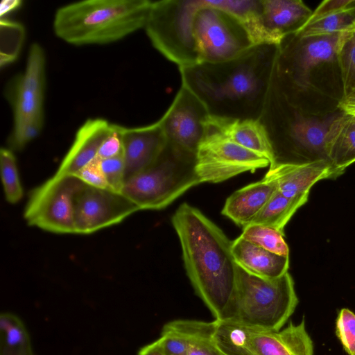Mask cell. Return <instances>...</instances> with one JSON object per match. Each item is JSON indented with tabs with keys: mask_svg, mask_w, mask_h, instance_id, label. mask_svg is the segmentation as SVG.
Segmentation results:
<instances>
[{
	"mask_svg": "<svg viewBox=\"0 0 355 355\" xmlns=\"http://www.w3.org/2000/svg\"><path fill=\"white\" fill-rule=\"evenodd\" d=\"M345 33L313 37L293 34L278 46L277 83L287 101L303 113L322 116L342 112L338 51Z\"/></svg>",
	"mask_w": 355,
	"mask_h": 355,
	"instance_id": "7a4b0ae2",
	"label": "cell"
},
{
	"mask_svg": "<svg viewBox=\"0 0 355 355\" xmlns=\"http://www.w3.org/2000/svg\"><path fill=\"white\" fill-rule=\"evenodd\" d=\"M308 198L309 196L287 198L277 190L251 224L268 226L284 234L285 226Z\"/></svg>",
	"mask_w": 355,
	"mask_h": 355,
	"instance_id": "484cf974",
	"label": "cell"
},
{
	"mask_svg": "<svg viewBox=\"0 0 355 355\" xmlns=\"http://www.w3.org/2000/svg\"><path fill=\"white\" fill-rule=\"evenodd\" d=\"M123 154L120 125L111 124L110 130L102 142L97 155L99 159L114 157Z\"/></svg>",
	"mask_w": 355,
	"mask_h": 355,
	"instance_id": "d590c367",
	"label": "cell"
},
{
	"mask_svg": "<svg viewBox=\"0 0 355 355\" xmlns=\"http://www.w3.org/2000/svg\"><path fill=\"white\" fill-rule=\"evenodd\" d=\"M201 2L162 0L152 3L144 30L153 46L178 67L200 62L193 19Z\"/></svg>",
	"mask_w": 355,
	"mask_h": 355,
	"instance_id": "30bf717a",
	"label": "cell"
},
{
	"mask_svg": "<svg viewBox=\"0 0 355 355\" xmlns=\"http://www.w3.org/2000/svg\"><path fill=\"white\" fill-rule=\"evenodd\" d=\"M24 35V28L19 23L1 20V67L12 62L18 57Z\"/></svg>",
	"mask_w": 355,
	"mask_h": 355,
	"instance_id": "1f68e13d",
	"label": "cell"
},
{
	"mask_svg": "<svg viewBox=\"0 0 355 355\" xmlns=\"http://www.w3.org/2000/svg\"><path fill=\"white\" fill-rule=\"evenodd\" d=\"M139 210L121 193L85 184L74 200L75 234H88L118 224Z\"/></svg>",
	"mask_w": 355,
	"mask_h": 355,
	"instance_id": "4fadbf2b",
	"label": "cell"
},
{
	"mask_svg": "<svg viewBox=\"0 0 355 355\" xmlns=\"http://www.w3.org/2000/svg\"><path fill=\"white\" fill-rule=\"evenodd\" d=\"M236 263L247 271L265 278H277L288 272L289 257L268 251L241 236L232 243Z\"/></svg>",
	"mask_w": 355,
	"mask_h": 355,
	"instance_id": "44dd1931",
	"label": "cell"
},
{
	"mask_svg": "<svg viewBox=\"0 0 355 355\" xmlns=\"http://www.w3.org/2000/svg\"><path fill=\"white\" fill-rule=\"evenodd\" d=\"M312 13L301 0H261L248 30L254 44L279 46L284 38L298 32Z\"/></svg>",
	"mask_w": 355,
	"mask_h": 355,
	"instance_id": "9a60e30c",
	"label": "cell"
},
{
	"mask_svg": "<svg viewBox=\"0 0 355 355\" xmlns=\"http://www.w3.org/2000/svg\"><path fill=\"white\" fill-rule=\"evenodd\" d=\"M225 132L244 148L266 157L270 167L275 164L274 153L267 133L259 120L218 118Z\"/></svg>",
	"mask_w": 355,
	"mask_h": 355,
	"instance_id": "603a6c76",
	"label": "cell"
},
{
	"mask_svg": "<svg viewBox=\"0 0 355 355\" xmlns=\"http://www.w3.org/2000/svg\"><path fill=\"white\" fill-rule=\"evenodd\" d=\"M241 236L268 251L289 257V248L284 240V234L274 228L258 224H250L243 227Z\"/></svg>",
	"mask_w": 355,
	"mask_h": 355,
	"instance_id": "f1b7e54d",
	"label": "cell"
},
{
	"mask_svg": "<svg viewBox=\"0 0 355 355\" xmlns=\"http://www.w3.org/2000/svg\"><path fill=\"white\" fill-rule=\"evenodd\" d=\"M270 166L269 160L231 139L218 117L210 116L196 153V172L202 182H223L246 171Z\"/></svg>",
	"mask_w": 355,
	"mask_h": 355,
	"instance_id": "8fae6325",
	"label": "cell"
},
{
	"mask_svg": "<svg viewBox=\"0 0 355 355\" xmlns=\"http://www.w3.org/2000/svg\"><path fill=\"white\" fill-rule=\"evenodd\" d=\"M336 336L349 355H355V314L348 309H342L336 322Z\"/></svg>",
	"mask_w": 355,
	"mask_h": 355,
	"instance_id": "836d02e7",
	"label": "cell"
},
{
	"mask_svg": "<svg viewBox=\"0 0 355 355\" xmlns=\"http://www.w3.org/2000/svg\"><path fill=\"white\" fill-rule=\"evenodd\" d=\"M98 159L100 169L109 189L121 193L125 183V162L123 154L114 157Z\"/></svg>",
	"mask_w": 355,
	"mask_h": 355,
	"instance_id": "d6a6232c",
	"label": "cell"
},
{
	"mask_svg": "<svg viewBox=\"0 0 355 355\" xmlns=\"http://www.w3.org/2000/svg\"><path fill=\"white\" fill-rule=\"evenodd\" d=\"M148 0H85L59 8L53 28L62 41L76 46L117 42L144 28Z\"/></svg>",
	"mask_w": 355,
	"mask_h": 355,
	"instance_id": "5b68a950",
	"label": "cell"
},
{
	"mask_svg": "<svg viewBox=\"0 0 355 355\" xmlns=\"http://www.w3.org/2000/svg\"><path fill=\"white\" fill-rule=\"evenodd\" d=\"M349 8L352 14L355 16V0H352V2L349 6Z\"/></svg>",
	"mask_w": 355,
	"mask_h": 355,
	"instance_id": "b9f144b4",
	"label": "cell"
},
{
	"mask_svg": "<svg viewBox=\"0 0 355 355\" xmlns=\"http://www.w3.org/2000/svg\"><path fill=\"white\" fill-rule=\"evenodd\" d=\"M74 175L89 186L101 189H109L103 173L100 169L98 158L81 168Z\"/></svg>",
	"mask_w": 355,
	"mask_h": 355,
	"instance_id": "8d00e7d4",
	"label": "cell"
},
{
	"mask_svg": "<svg viewBox=\"0 0 355 355\" xmlns=\"http://www.w3.org/2000/svg\"><path fill=\"white\" fill-rule=\"evenodd\" d=\"M196 154L167 141L156 161L125 180L121 193L139 209H161L191 187L200 183Z\"/></svg>",
	"mask_w": 355,
	"mask_h": 355,
	"instance_id": "ba28073f",
	"label": "cell"
},
{
	"mask_svg": "<svg viewBox=\"0 0 355 355\" xmlns=\"http://www.w3.org/2000/svg\"><path fill=\"white\" fill-rule=\"evenodd\" d=\"M259 4V0H202L193 19L200 62L226 61L255 45L245 23Z\"/></svg>",
	"mask_w": 355,
	"mask_h": 355,
	"instance_id": "8992f818",
	"label": "cell"
},
{
	"mask_svg": "<svg viewBox=\"0 0 355 355\" xmlns=\"http://www.w3.org/2000/svg\"><path fill=\"white\" fill-rule=\"evenodd\" d=\"M298 304L288 272L277 278L254 275L237 264L236 288L221 320L229 319L266 331H278Z\"/></svg>",
	"mask_w": 355,
	"mask_h": 355,
	"instance_id": "52a82bcc",
	"label": "cell"
},
{
	"mask_svg": "<svg viewBox=\"0 0 355 355\" xmlns=\"http://www.w3.org/2000/svg\"><path fill=\"white\" fill-rule=\"evenodd\" d=\"M276 180L277 190L287 198L309 196L311 188L318 181L338 177L329 162L320 161L304 164H278L268 171Z\"/></svg>",
	"mask_w": 355,
	"mask_h": 355,
	"instance_id": "e0dca14e",
	"label": "cell"
},
{
	"mask_svg": "<svg viewBox=\"0 0 355 355\" xmlns=\"http://www.w3.org/2000/svg\"><path fill=\"white\" fill-rule=\"evenodd\" d=\"M168 324L184 337L189 355H223L213 337L214 320L180 319L168 322Z\"/></svg>",
	"mask_w": 355,
	"mask_h": 355,
	"instance_id": "d4e9b609",
	"label": "cell"
},
{
	"mask_svg": "<svg viewBox=\"0 0 355 355\" xmlns=\"http://www.w3.org/2000/svg\"><path fill=\"white\" fill-rule=\"evenodd\" d=\"M277 190L275 178L267 172L262 180L250 184L229 196L222 214L243 228L251 224Z\"/></svg>",
	"mask_w": 355,
	"mask_h": 355,
	"instance_id": "d6986e66",
	"label": "cell"
},
{
	"mask_svg": "<svg viewBox=\"0 0 355 355\" xmlns=\"http://www.w3.org/2000/svg\"><path fill=\"white\" fill-rule=\"evenodd\" d=\"M277 52L278 45L258 44L226 61L179 67L182 85L200 99L211 116L259 120Z\"/></svg>",
	"mask_w": 355,
	"mask_h": 355,
	"instance_id": "6da1fadb",
	"label": "cell"
},
{
	"mask_svg": "<svg viewBox=\"0 0 355 355\" xmlns=\"http://www.w3.org/2000/svg\"><path fill=\"white\" fill-rule=\"evenodd\" d=\"M21 3L20 0H3L0 5L1 17L18 8Z\"/></svg>",
	"mask_w": 355,
	"mask_h": 355,
	"instance_id": "60d3db41",
	"label": "cell"
},
{
	"mask_svg": "<svg viewBox=\"0 0 355 355\" xmlns=\"http://www.w3.org/2000/svg\"><path fill=\"white\" fill-rule=\"evenodd\" d=\"M73 175L55 173L30 193L24 217L28 225L57 234H73L74 200L85 186Z\"/></svg>",
	"mask_w": 355,
	"mask_h": 355,
	"instance_id": "7c38bea8",
	"label": "cell"
},
{
	"mask_svg": "<svg viewBox=\"0 0 355 355\" xmlns=\"http://www.w3.org/2000/svg\"><path fill=\"white\" fill-rule=\"evenodd\" d=\"M188 277L215 320L223 317L234 295L237 263L232 243L199 209L183 203L173 215Z\"/></svg>",
	"mask_w": 355,
	"mask_h": 355,
	"instance_id": "3957f363",
	"label": "cell"
},
{
	"mask_svg": "<svg viewBox=\"0 0 355 355\" xmlns=\"http://www.w3.org/2000/svg\"><path fill=\"white\" fill-rule=\"evenodd\" d=\"M343 98L355 92V31L346 33L338 51Z\"/></svg>",
	"mask_w": 355,
	"mask_h": 355,
	"instance_id": "4dcf8cb0",
	"label": "cell"
},
{
	"mask_svg": "<svg viewBox=\"0 0 355 355\" xmlns=\"http://www.w3.org/2000/svg\"><path fill=\"white\" fill-rule=\"evenodd\" d=\"M339 109L343 112L355 115V92L342 99Z\"/></svg>",
	"mask_w": 355,
	"mask_h": 355,
	"instance_id": "ab89813d",
	"label": "cell"
},
{
	"mask_svg": "<svg viewBox=\"0 0 355 355\" xmlns=\"http://www.w3.org/2000/svg\"><path fill=\"white\" fill-rule=\"evenodd\" d=\"M46 56L42 46L33 43L23 73L8 83L6 96L13 111L8 148L22 150L41 132L44 121Z\"/></svg>",
	"mask_w": 355,
	"mask_h": 355,
	"instance_id": "9c48e42d",
	"label": "cell"
},
{
	"mask_svg": "<svg viewBox=\"0 0 355 355\" xmlns=\"http://www.w3.org/2000/svg\"><path fill=\"white\" fill-rule=\"evenodd\" d=\"M352 0H326L322 1L312 13V17L347 9Z\"/></svg>",
	"mask_w": 355,
	"mask_h": 355,
	"instance_id": "74e56055",
	"label": "cell"
},
{
	"mask_svg": "<svg viewBox=\"0 0 355 355\" xmlns=\"http://www.w3.org/2000/svg\"><path fill=\"white\" fill-rule=\"evenodd\" d=\"M1 176L6 200L15 204L23 196V189L18 173L14 153L8 148L0 151Z\"/></svg>",
	"mask_w": 355,
	"mask_h": 355,
	"instance_id": "f546056e",
	"label": "cell"
},
{
	"mask_svg": "<svg viewBox=\"0 0 355 355\" xmlns=\"http://www.w3.org/2000/svg\"><path fill=\"white\" fill-rule=\"evenodd\" d=\"M158 339L165 355H189L184 337L168 322L164 325Z\"/></svg>",
	"mask_w": 355,
	"mask_h": 355,
	"instance_id": "e575fe53",
	"label": "cell"
},
{
	"mask_svg": "<svg viewBox=\"0 0 355 355\" xmlns=\"http://www.w3.org/2000/svg\"><path fill=\"white\" fill-rule=\"evenodd\" d=\"M210 114L200 99L182 85L170 107L159 119L168 141L196 154Z\"/></svg>",
	"mask_w": 355,
	"mask_h": 355,
	"instance_id": "5bb4252c",
	"label": "cell"
},
{
	"mask_svg": "<svg viewBox=\"0 0 355 355\" xmlns=\"http://www.w3.org/2000/svg\"><path fill=\"white\" fill-rule=\"evenodd\" d=\"M354 31H355V16L348 6L345 10L317 17L311 16L306 24L295 34L301 37H313L349 33Z\"/></svg>",
	"mask_w": 355,
	"mask_h": 355,
	"instance_id": "83f0119b",
	"label": "cell"
},
{
	"mask_svg": "<svg viewBox=\"0 0 355 355\" xmlns=\"http://www.w3.org/2000/svg\"><path fill=\"white\" fill-rule=\"evenodd\" d=\"M342 113L322 116L303 113L287 101L277 83L274 72L259 119L272 146L274 166L329 162L327 134L331 123Z\"/></svg>",
	"mask_w": 355,
	"mask_h": 355,
	"instance_id": "277c9868",
	"label": "cell"
},
{
	"mask_svg": "<svg viewBox=\"0 0 355 355\" xmlns=\"http://www.w3.org/2000/svg\"><path fill=\"white\" fill-rule=\"evenodd\" d=\"M111 124L101 118L87 119L78 130L71 148L55 173L74 175L95 160L102 142L110 130Z\"/></svg>",
	"mask_w": 355,
	"mask_h": 355,
	"instance_id": "ac0fdd59",
	"label": "cell"
},
{
	"mask_svg": "<svg viewBox=\"0 0 355 355\" xmlns=\"http://www.w3.org/2000/svg\"><path fill=\"white\" fill-rule=\"evenodd\" d=\"M326 145L329 162L337 175L355 162V115L343 112L329 128Z\"/></svg>",
	"mask_w": 355,
	"mask_h": 355,
	"instance_id": "7402d4cb",
	"label": "cell"
},
{
	"mask_svg": "<svg viewBox=\"0 0 355 355\" xmlns=\"http://www.w3.org/2000/svg\"><path fill=\"white\" fill-rule=\"evenodd\" d=\"M257 330L233 320H214L213 337L223 355H255L252 340Z\"/></svg>",
	"mask_w": 355,
	"mask_h": 355,
	"instance_id": "cb8c5ba5",
	"label": "cell"
},
{
	"mask_svg": "<svg viewBox=\"0 0 355 355\" xmlns=\"http://www.w3.org/2000/svg\"><path fill=\"white\" fill-rule=\"evenodd\" d=\"M252 344L255 355H313V341L304 318L300 323L290 322L282 330H257Z\"/></svg>",
	"mask_w": 355,
	"mask_h": 355,
	"instance_id": "ffe728a7",
	"label": "cell"
},
{
	"mask_svg": "<svg viewBox=\"0 0 355 355\" xmlns=\"http://www.w3.org/2000/svg\"><path fill=\"white\" fill-rule=\"evenodd\" d=\"M138 355H165L159 339L142 347Z\"/></svg>",
	"mask_w": 355,
	"mask_h": 355,
	"instance_id": "f35d334b",
	"label": "cell"
},
{
	"mask_svg": "<svg viewBox=\"0 0 355 355\" xmlns=\"http://www.w3.org/2000/svg\"><path fill=\"white\" fill-rule=\"evenodd\" d=\"M0 355H35L26 326L10 312L0 315Z\"/></svg>",
	"mask_w": 355,
	"mask_h": 355,
	"instance_id": "4316f807",
	"label": "cell"
},
{
	"mask_svg": "<svg viewBox=\"0 0 355 355\" xmlns=\"http://www.w3.org/2000/svg\"><path fill=\"white\" fill-rule=\"evenodd\" d=\"M125 162V182L151 166L167 144L159 121L148 125H120Z\"/></svg>",
	"mask_w": 355,
	"mask_h": 355,
	"instance_id": "2e32d148",
	"label": "cell"
}]
</instances>
